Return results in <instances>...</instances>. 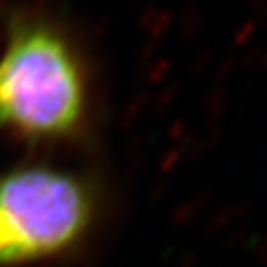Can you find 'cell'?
Instances as JSON below:
<instances>
[{
	"label": "cell",
	"mask_w": 267,
	"mask_h": 267,
	"mask_svg": "<svg viewBox=\"0 0 267 267\" xmlns=\"http://www.w3.org/2000/svg\"><path fill=\"white\" fill-rule=\"evenodd\" d=\"M95 214V193L72 173L28 165L0 175V267L71 253L89 234Z\"/></svg>",
	"instance_id": "2"
},
{
	"label": "cell",
	"mask_w": 267,
	"mask_h": 267,
	"mask_svg": "<svg viewBox=\"0 0 267 267\" xmlns=\"http://www.w3.org/2000/svg\"><path fill=\"white\" fill-rule=\"evenodd\" d=\"M253 254H254V260L258 262L262 267H267V238H262V240H258L254 243Z\"/></svg>",
	"instance_id": "4"
},
{
	"label": "cell",
	"mask_w": 267,
	"mask_h": 267,
	"mask_svg": "<svg viewBox=\"0 0 267 267\" xmlns=\"http://www.w3.org/2000/svg\"><path fill=\"white\" fill-rule=\"evenodd\" d=\"M243 212H245V208H241L238 204L228 206V208H223L221 212L214 214V217L206 223V234L212 236V238L219 236L223 230H227L236 219H240L241 215H243Z\"/></svg>",
	"instance_id": "3"
},
{
	"label": "cell",
	"mask_w": 267,
	"mask_h": 267,
	"mask_svg": "<svg viewBox=\"0 0 267 267\" xmlns=\"http://www.w3.org/2000/svg\"><path fill=\"white\" fill-rule=\"evenodd\" d=\"M84 113V72L65 35L41 20L11 28L0 54V126L26 137H65Z\"/></svg>",
	"instance_id": "1"
},
{
	"label": "cell",
	"mask_w": 267,
	"mask_h": 267,
	"mask_svg": "<svg viewBox=\"0 0 267 267\" xmlns=\"http://www.w3.org/2000/svg\"><path fill=\"white\" fill-rule=\"evenodd\" d=\"M243 240H245V232H243L241 228L232 230V232L225 238V247H227L228 251H234V249H238L241 243H243Z\"/></svg>",
	"instance_id": "5"
}]
</instances>
